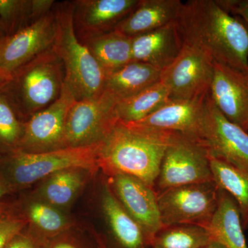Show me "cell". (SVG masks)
I'll list each match as a JSON object with an SVG mask.
<instances>
[{
  "label": "cell",
  "instance_id": "6da1fadb",
  "mask_svg": "<svg viewBox=\"0 0 248 248\" xmlns=\"http://www.w3.org/2000/svg\"><path fill=\"white\" fill-rule=\"evenodd\" d=\"M183 43L202 50L214 61L248 73V27L217 0L183 3L177 20Z\"/></svg>",
  "mask_w": 248,
  "mask_h": 248
},
{
  "label": "cell",
  "instance_id": "7a4b0ae2",
  "mask_svg": "<svg viewBox=\"0 0 248 248\" xmlns=\"http://www.w3.org/2000/svg\"><path fill=\"white\" fill-rule=\"evenodd\" d=\"M172 134L118 122L99 146V170L128 174L154 188Z\"/></svg>",
  "mask_w": 248,
  "mask_h": 248
},
{
  "label": "cell",
  "instance_id": "3957f363",
  "mask_svg": "<svg viewBox=\"0 0 248 248\" xmlns=\"http://www.w3.org/2000/svg\"><path fill=\"white\" fill-rule=\"evenodd\" d=\"M63 62L53 48L19 67L1 85L23 122L56 101L65 83Z\"/></svg>",
  "mask_w": 248,
  "mask_h": 248
},
{
  "label": "cell",
  "instance_id": "277c9868",
  "mask_svg": "<svg viewBox=\"0 0 248 248\" xmlns=\"http://www.w3.org/2000/svg\"><path fill=\"white\" fill-rule=\"evenodd\" d=\"M54 9L57 32L53 48L63 62L65 82L76 100L97 97L104 91L107 76L87 47L77 37L73 1L55 2Z\"/></svg>",
  "mask_w": 248,
  "mask_h": 248
},
{
  "label": "cell",
  "instance_id": "5b68a950",
  "mask_svg": "<svg viewBox=\"0 0 248 248\" xmlns=\"http://www.w3.org/2000/svg\"><path fill=\"white\" fill-rule=\"evenodd\" d=\"M99 146L66 148L41 153L17 151L0 157V176L14 195L29 190L62 170L78 167L99 169Z\"/></svg>",
  "mask_w": 248,
  "mask_h": 248
},
{
  "label": "cell",
  "instance_id": "8992f818",
  "mask_svg": "<svg viewBox=\"0 0 248 248\" xmlns=\"http://www.w3.org/2000/svg\"><path fill=\"white\" fill-rule=\"evenodd\" d=\"M89 218L105 248H148L141 228L125 211L99 170L89 185Z\"/></svg>",
  "mask_w": 248,
  "mask_h": 248
},
{
  "label": "cell",
  "instance_id": "52a82bcc",
  "mask_svg": "<svg viewBox=\"0 0 248 248\" xmlns=\"http://www.w3.org/2000/svg\"><path fill=\"white\" fill-rule=\"evenodd\" d=\"M219 193L220 188L214 181L157 192L163 228L184 224L208 228L216 213Z\"/></svg>",
  "mask_w": 248,
  "mask_h": 248
},
{
  "label": "cell",
  "instance_id": "ba28073f",
  "mask_svg": "<svg viewBox=\"0 0 248 248\" xmlns=\"http://www.w3.org/2000/svg\"><path fill=\"white\" fill-rule=\"evenodd\" d=\"M208 151L200 141L172 132L154 189L213 182Z\"/></svg>",
  "mask_w": 248,
  "mask_h": 248
},
{
  "label": "cell",
  "instance_id": "9c48e42d",
  "mask_svg": "<svg viewBox=\"0 0 248 248\" xmlns=\"http://www.w3.org/2000/svg\"><path fill=\"white\" fill-rule=\"evenodd\" d=\"M117 102L107 91L95 97L76 100L67 117L65 148L100 145L119 122Z\"/></svg>",
  "mask_w": 248,
  "mask_h": 248
},
{
  "label": "cell",
  "instance_id": "30bf717a",
  "mask_svg": "<svg viewBox=\"0 0 248 248\" xmlns=\"http://www.w3.org/2000/svg\"><path fill=\"white\" fill-rule=\"evenodd\" d=\"M200 142L210 157L248 172V132L225 117L210 99H205Z\"/></svg>",
  "mask_w": 248,
  "mask_h": 248
},
{
  "label": "cell",
  "instance_id": "8fae6325",
  "mask_svg": "<svg viewBox=\"0 0 248 248\" xmlns=\"http://www.w3.org/2000/svg\"><path fill=\"white\" fill-rule=\"evenodd\" d=\"M214 62L200 49L184 44L175 60L161 71L160 81L169 89L171 100L191 99L208 93Z\"/></svg>",
  "mask_w": 248,
  "mask_h": 248
},
{
  "label": "cell",
  "instance_id": "7c38bea8",
  "mask_svg": "<svg viewBox=\"0 0 248 248\" xmlns=\"http://www.w3.org/2000/svg\"><path fill=\"white\" fill-rule=\"evenodd\" d=\"M76 101L71 88L65 82L58 99L26 122L19 151L41 153L65 148L67 117Z\"/></svg>",
  "mask_w": 248,
  "mask_h": 248
},
{
  "label": "cell",
  "instance_id": "4fadbf2b",
  "mask_svg": "<svg viewBox=\"0 0 248 248\" xmlns=\"http://www.w3.org/2000/svg\"><path fill=\"white\" fill-rule=\"evenodd\" d=\"M56 32L57 18L53 6L50 12L32 25L6 36L0 45V78L8 79L19 67L53 48Z\"/></svg>",
  "mask_w": 248,
  "mask_h": 248
},
{
  "label": "cell",
  "instance_id": "5bb4252c",
  "mask_svg": "<svg viewBox=\"0 0 248 248\" xmlns=\"http://www.w3.org/2000/svg\"><path fill=\"white\" fill-rule=\"evenodd\" d=\"M103 174L116 198L141 228L149 248L155 235L163 228L156 191L140 179L124 173Z\"/></svg>",
  "mask_w": 248,
  "mask_h": 248
},
{
  "label": "cell",
  "instance_id": "9a60e30c",
  "mask_svg": "<svg viewBox=\"0 0 248 248\" xmlns=\"http://www.w3.org/2000/svg\"><path fill=\"white\" fill-rule=\"evenodd\" d=\"M73 27L77 37L84 42L115 30L140 0H74Z\"/></svg>",
  "mask_w": 248,
  "mask_h": 248
},
{
  "label": "cell",
  "instance_id": "2e32d148",
  "mask_svg": "<svg viewBox=\"0 0 248 248\" xmlns=\"http://www.w3.org/2000/svg\"><path fill=\"white\" fill-rule=\"evenodd\" d=\"M209 95L230 122L248 131V73L214 62Z\"/></svg>",
  "mask_w": 248,
  "mask_h": 248
},
{
  "label": "cell",
  "instance_id": "e0dca14e",
  "mask_svg": "<svg viewBox=\"0 0 248 248\" xmlns=\"http://www.w3.org/2000/svg\"><path fill=\"white\" fill-rule=\"evenodd\" d=\"M208 94L191 99L169 101L146 118L128 124L141 128L177 132L200 141L204 107Z\"/></svg>",
  "mask_w": 248,
  "mask_h": 248
},
{
  "label": "cell",
  "instance_id": "ac0fdd59",
  "mask_svg": "<svg viewBox=\"0 0 248 248\" xmlns=\"http://www.w3.org/2000/svg\"><path fill=\"white\" fill-rule=\"evenodd\" d=\"M99 170L82 167L62 170L27 190L53 206L71 213V208L82 197Z\"/></svg>",
  "mask_w": 248,
  "mask_h": 248
},
{
  "label": "cell",
  "instance_id": "d6986e66",
  "mask_svg": "<svg viewBox=\"0 0 248 248\" xmlns=\"http://www.w3.org/2000/svg\"><path fill=\"white\" fill-rule=\"evenodd\" d=\"M16 211L25 220L32 231L50 239L76 223L77 217L60 210L45 201L32 195L29 190L17 193L11 201Z\"/></svg>",
  "mask_w": 248,
  "mask_h": 248
},
{
  "label": "cell",
  "instance_id": "ffe728a7",
  "mask_svg": "<svg viewBox=\"0 0 248 248\" xmlns=\"http://www.w3.org/2000/svg\"><path fill=\"white\" fill-rule=\"evenodd\" d=\"M183 41L177 23L132 37L134 62H143L164 71L182 50Z\"/></svg>",
  "mask_w": 248,
  "mask_h": 248
},
{
  "label": "cell",
  "instance_id": "44dd1931",
  "mask_svg": "<svg viewBox=\"0 0 248 248\" xmlns=\"http://www.w3.org/2000/svg\"><path fill=\"white\" fill-rule=\"evenodd\" d=\"M182 4L180 0H140L115 30L130 37L156 30L177 22Z\"/></svg>",
  "mask_w": 248,
  "mask_h": 248
},
{
  "label": "cell",
  "instance_id": "7402d4cb",
  "mask_svg": "<svg viewBox=\"0 0 248 248\" xmlns=\"http://www.w3.org/2000/svg\"><path fill=\"white\" fill-rule=\"evenodd\" d=\"M161 76V71L155 67L133 61L108 76L104 91L120 102L159 82Z\"/></svg>",
  "mask_w": 248,
  "mask_h": 248
},
{
  "label": "cell",
  "instance_id": "603a6c76",
  "mask_svg": "<svg viewBox=\"0 0 248 248\" xmlns=\"http://www.w3.org/2000/svg\"><path fill=\"white\" fill-rule=\"evenodd\" d=\"M206 229L214 240L226 248H248L237 205L221 189L216 213Z\"/></svg>",
  "mask_w": 248,
  "mask_h": 248
},
{
  "label": "cell",
  "instance_id": "cb8c5ba5",
  "mask_svg": "<svg viewBox=\"0 0 248 248\" xmlns=\"http://www.w3.org/2000/svg\"><path fill=\"white\" fill-rule=\"evenodd\" d=\"M107 76L133 62L132 37L111 31L83 42Z\"/></svg>",
  "mask_w": 248,
  "mask_h": 248
},
{
  "label": "cell",
  "instance_id": "d4e9b609",
  "mask_svg": "<svg viewBox=\"0 0 248 248\" xmlns=\"http://www.w3.org/2000/svg\"><path fill=\"white\" fill-rule=\"evenodd\" d=\"M170 100L169 89L159 81L133 97L117 102L116 114L119 122L135 123L146 118Z\"/></svg>",
  "mask_w": 248,
  "mask_h": 248
},
{
  "label": "cell",
  "instance_id": "484cf974",
  "mask_svg": "<svg viewBox=\"0 0 248 248\" xmlns=\"http://www.w3.org/2000/svg\"><path fill=\"white\" fill-rule=\"evenodd\" d=\"M54 0H0V19L6 36L38 21L53 9Z\"/></svg>",
  "mask_w": 248,
  "mask_h": 248
},
{
  "label": "cell",
  "instance_id": "4316f807",
  "mask_svg": "<svg viewBox=\"0 0 248 248\" xmlns=\"http://www.w3.org/2000/svg\"><path fill=\"white\" fill-rule=\"evenodd\" d=\"M214 182L234 199L244 230L248 228V172L221 160L210 157Z\"/></svg>",
  "mask_w": 248,
  "mask_h": 248
},
{
  "label": "cell",
  "instance_id": "83f0119b",
  "mask_svg": "<svg viewBox=\"0 0 248 248\" xmlns=\"http://www.w3.org/2000/svg\"><path fill=\"white\" fill-rule=\"evenodd\" d=\"M213 240L203 227L176 225L161 228L152 239L149 248H202Z\"/></svg>",
  "mask_w": 248,
  "mask_h": 248
},
{
  "label": "cell",
  "instance_id": "f1b7e54d",
  "mask_svg": "<svg viewBox=\"0 0 248 248\" xmlns=\"http://www.w3.org/2000/svg\"><path fill=\"white\" fill-rule=\"evenodd\" d=\"M25 123L19 118L0 86V157L19 151Z\"/></svg>",
  "mask_w": 248,
  "mask_h": 248
},
{
  "label": "cell",
  "instance_id": "f546056e",
  "mask_svg": "<svg viewBox=\"0 0 248 248\" xmlns=\"http://www.w3.org/2000/svg\"><path fill=\"white\" fill-rule=\"evenodd\" d=\"M46 248H105L100 236L87 221L77 218L73 226L49 239Z\"/></svg>",
  "mask_w": 248,
  "mask_h": 248
},
{
  "label": "cell",
  "instance_id": "4dcf8cb0",
  "mask_svg": "<svg viewBox=\"0 0 248 248\" xmlns=\"http://www.w3.org/2000/svg\"><path fill=\"white\" fill-rule=\"evenodd\" d=\"M27 223L18 214L11 201L0 203V248H5Z\"/></svg>",
  "mask_w": 248,
  "mask_h": 248
},
{
  "label": "cell",
  "instance_id": "1f68e13d",
  "mask_svg": "<svg viewBox=\"0 0 248 248\" xmlns=\"http://www.w3.org/2000/svg\"><path fill=\"white\" fill-rule=\"evenodd\" d=\"M48 240L32 231L27 225L5 248H46Z\"/></svg>",
  "mask_w": 248,
  "mask_h": 248
},
{
  "label": "cell",
  "instance_id": "d6a6232c",
  "mask_svg": "<svg viewBox=\"0 0 248 248\" xmlns=\"http://www.w3.org/2000/svg\"><path fill=\"white\" fill-rule=\"evenodd\" d=\"M227 12L241 18L248 27V0H217Z\"/></svg>",
  "mask_w": 248,
  "mask_h": 248
},
{
  "label": "cell",
  "instance_id": "836d02e7",
  "mask_svg": "<svg viewBox=\"0 0 248 248\" xmlns=\"http://www.w3.org/2000/svg\"><path fill=\"white\" fill-rule=\"evenodd\" d=\"M10 195H11V191L0 176V203L4 200V199L6 196Z\"/></svg>",
  "mask_w": 248,
  "mask_h": 248
},
{
  "label": "cell",
  "instance_id": "e575fe53",
  "mask_svg": "<svg viewBox=\"0 0 248 248\" xmlns=\"http://www.w3.org/2000/svg\"><path fill=\"white\" fill-rule=\"evenodd\" d=\"M226 248L224 246H223L221 244H220L218 241H215V240H213L211 242L209 243L208 245L204 246L203 248Z\"/></svg>",
  "mask_w": 248,
  "mask_h": 248
},
{
  "label": "cell",
  "instance_id": "d590c367",
  "mask_svg": "<svg viewBox=\"0 0 248 248\" xmlns=\"http://www.w3.org/2000/svg\"><path fill=\"white\" fill-rule=\"evenodd\" d=\"M6 37V32L3 27L2 23H1V19H0V45H1V42Z\"/></svg>",
  "mask_w": 248,
  "mask_h": 248
},
{
  "label": "cell",
  "instance_id": "8d00e7d4",
  "mask_svg": "<svg viewBox=\"0 0 248 248\" xmlns=\"http://www.w3.org/2000/svg\"><path fill=\"white\" fill-rule=\"evenodd\" d=\"M4 79H2V78H0V86H1V84H2V83L4 81Z\"/></svg>",
  "mask_w": 248,
  "mask_h": 248
},
{
  "label": "cell",
  "instance_id": "74e56055",
  "mask_svg": "<svg viewBox=\"0 0 248 248\" xmlns=\"http://www.w3.org/2000/svg\"></svg>",
  "mask_w": 248,
  "mask_h": 248
},
{
  "label": "cell",
  "instance_id": "f35d334b",
  "mask_svg": "<svg viewBox=\"0 0 248 248\" xmlns=\"http://www.w3.org/2000/svg\"></svg>",
  "mask_w": 248,
  "mask_h": 248
}]
</instances>
